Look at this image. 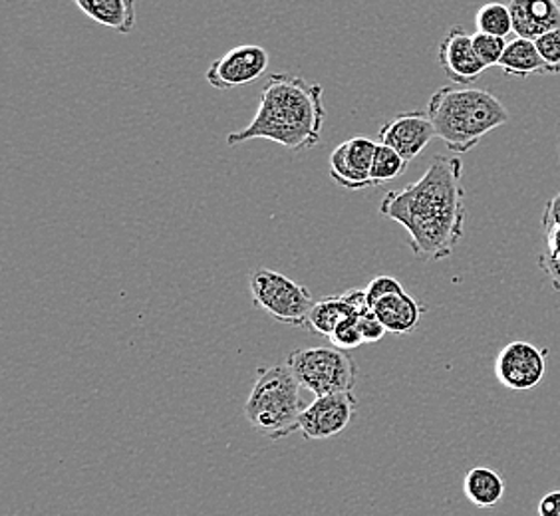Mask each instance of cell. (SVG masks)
<instances>
[{
  "label": "cell",
  "instance_id": "6da1fadb",
  "mask_svg": "<svg viewBox=\"0 0 560 516\" xmlns=\"http://www.w3.org/2000/svg\"><path fill=\"white\" fill-rule=\"evenodd\" d=\"M380 215L408 231L411 253L420 260L450 258L465 228L464 163L438 155L416 184L389 191Z\"/></svg>",
  "mask_w": 560,
  "mask_h": 516
},
{
  "label": "cell",
  "instance_id": "7a4b0ae2",
  "mask_svg": "<svg viewBox=\"0 0 560 516\" xmlns=\"http://www.w3.org/2000/svg\"><path fill=\"white\" fill-rule=\"evenodd\" d=\"M324 87L302 75L270 74L260 90L259 109L247 128L231 131L229 148L269 140L291 151H308L323 140Z\"/></svg>",
  "mask_w": 560,
  "mask_h": 516
},
{
  "label": "cell",
  "instance_id": "3957f363",
  "mask_svg": "<svg viewBox=\"0 0 560 516\" xmlns=\"http://www.w3.org/2000/svg\"><path fill=\"white\" fill-rule=\"evenodd\" d=\"M435 136L453 153H469L493 129L511 119L499 97L479 87L443 86L428 102Z\"/></svg>",
  "mask_w": 560,
  "mask_h": 516
},
{
  "label": "cell",
  "instance_id": "277c9868",
  "mask_svg": "<svg viewBox=\"0 0 560 516\" xmlns=\"http://www.w3.org/2000/svg\"><path fill=\"white\" fill-rule=\"evenodd\" d=\"M304 409L302 384L289 364L260 367L245 403V418L253 430L272 442L291 437L299 431Z\"/></svg>",
  "mask_w": 560,
  "mask_h": 516
},
{
  "label": "cell",
  "instance_id": "5b68a950",
  "mask_svg": "<svg viewBox=\"0 0 560 516\" xmlns=\"http://www.w3.org/2000/svg\"><path fill=\"white\" fill-rule=\"evenodd\" d=\"M248 289L255 306H259L277 322L292 328H308L314 306L313 294L296 280L260 267L250 272Z\"/></svg>",
  "mask_w": 560,
  "mask_h": 516
},
{
  "label": "cell",
  "instance_id": "8992f818",
  "mask_svg": "<svg viewBox=\"0 0 560 516\" xmlns=\"http://www.w3.org/2000/svg\"><path fill=\"white\" fill-rule=\"evenodd\" d=\"M287 364L302 387L316 398L352 391L358 382V367L350 355L338 348H304L289 355Z\"/></svg>",
  "mask_w": 560,
  "mask_h": 516
},
{
  "label": "cell",
  "instance_id": "52a82bcc",
  "mask_svg": "<svg viewBox=\"0 0 560 516\" xmlns=\"http://www.w3.org/2000/svg\"><path fill=\"white\" fill-rule=\"evenodd\" d=\"M549 350L515 340L497 354L495 377L501 386L511 391H530L547 377Z\"/></svg>",
  "mask_w": 560,
  "mask_h": 516
},
{
  "label": "cell",
  "instance_id": "ba28073f",
  "mask_svg": "<svg viewBox=\"0 0 560 516\" xmlns=\"http://www.w3.org/2000/svg\"><path fill=\"white\" fill-rule=\"evenodd\" d=\"M270 56L259 44H241L211 62L206 80L215 90H233L259 80L269 70Z\"/></svg>",
  "mask_w": 560,
  "mask_h": 516
},
{
  "label": "cell",
  "instance_id": "9c48e42d",
  "mask_svg": "<svg viewBox=\"0 0 560 516\" xmlns=\"http://www.w3.org/2000/svg\"><path fill=\"white\" fill-rule=\"evenodd\" d=\"M358 399L352 391L346 394H330L314 398L302 411L299 420V431L308 442H320V439H332L354 420Z\"/></svg>",
  "mask_w": 560,
  "mask_h": 516
},
{
  "label": "cell",
  "instance_id": "30bf717a",
  "mask_svg": "<svg viewBox=\"0 0 560 516\" xmlns=\"http://www.w3.org/2000/svg\"><path fill=\"white\" fill-rule=\"evenodd\" d=\"M377 143L370 140L366 136H354L345 143H340L332 153H330V177L336 185L350 189V191H360L372 187V163L376 155Z\"/></svg>",
  "mask_w": 560,
  "mask_h": 516
},
{
  "label": "cell",
  "instance_id": "8fae6325",
  "mask_svg": "<svg viewBox=\"0 0 560 516\" xmlns=\"http://www.w3.org/2000/svg\"><path fill=\"white\" fill-rule=\"evenodd\" d=\"M435 136V128L431 124L428 112H404L396 118L388 119L377 133V143L388 145L410 163L420 157L423 150L430 145Z\"/></svg>",
  "mask_w": 560,
  "mask_h": 516
},
{
  "label": "cell",
  "instance_id": "7c38bea8",
  "mask_svg": "<svg viewBox=\"0 0 560 516\" xmlns=\"http://www.w3.org/2000/svg\"><path fill=\"white\" fill-rule=\"evenodd\" d=\"M438 62L457 86H471L487 70L475 52L474 34L465 33L462 26H455L445 34L438 50Z\"/></svg>",
  "mask_w": 560,
  "mask_h": 516
},
{
  "label": "cell",
  "instance_id": "4fadbf2b",
  "mask_svg": "<svg viewBox=\"0 0 560 516\" xmlns=\"http://www.w3.org/2000/svg\"><path fill=\"white\" fill-rule=\"evenodd\" d=\"M506 4L521 38L537 40L542 34L560 31V0H509Z\"/></svg>",
  "mask_w": 560,
  "mask_h": 516
},
{
  "label": "cell",
  "instance_id": "5bb4252c",
  "mask_svg": "<svg viewBox=\"0 0 560 516\" xmlns=\"http://www.w3.org/2000/svg\"><path fill=\"white\" fill-rule=\"evenodd\" d=\"M372 313L376 314L380 322L389 333H399L406 336L411 333L421 320L423 306L416 301L408 292H398L389 294L372 304Z\"/></svg>",
  "mask_w": 560,
  "mask_h": 516
},
{
  "label": "cell",
  "instance_id": "9a60e30c",
  "mask_svg": "<svg viewBox=\"0 0 560 516\" xmlns=\"http://www.w3.org/2000/svg\"><path fill=\"white\" fill-rule=\"evenodd\" d=\"M75 7L88 19L119 34H131L136 28V0H74Z\"/></svg>",
  "mask_w": 560,
  "mask_h": 516
},
{
  "label": "cell",
  "instance_id": "2e32d148",
  "mask_svg": "<svg viewBox=\"0 0 560 516\" xmlns=\"http://www.w3.org/2000/svg\"><path fill=\"white\" fill-rule=\"evenodd\" d=\"M506 484L503 474L491 467H474L464 479V495L477 508H493L505 499Z\"/></svg>",
  "mask_w": 560,
  "mask_h": 516
},
{
  "label": "cell",
  "instance_id": "e0dca14e",
  "mask_svg": "<svg viewBox=\"0 0 560 516\" xmlns=\"http://www.w3.org/2000/svg\"><path fill=\"white\" fill-rule=\"evenodd\" d=\"M499 68L503 70V74L517 75V78L550 74L549 68L540 58L535 40L521 38V36L506 43L505 55L501 58Z\"/></svg>",
  "mask_w": 560,
  "mask_h": 516
},
{
  "label": "cell",
  "instance_id": "ac0fdd59",
  "mask_svg": "<svg viewBox=\"0 0 560 516\" xmlns=\"http://www.w3.org/2000/svg\"><path fill=\"white\" fill-rule=\"evenodd\" d=\"M355 316L352 308L346 304L345 298L338 296H326L323 301L314 302L308 320V330L320 336H332L340 324Z\"/></svg>",
  "mask_w": 560,
  "mask_h": 516
},
{
  "label": "cell",
  "instance_id": "d6986e66",
  "mask_svg": "<svg viewBox=\"0 0 560 516\" xmlns=\"http://www.w3.org/2000/svg\"><path fill=\"white\" fill-rule=\"evenodd\" d=\"M475 26H477V33L491 34L499 38H506L509 34L515 33L513 14H511L509 4H503V2L483 4L475 14Z\"/></svg>",
  "mask_w": 560,
  "mask_h": 516
},
{
  "label": "cell",
  "instance_id": "ffe728a7",
  "mask_svg": "<svg viewBox=\"0 0 560 516\" xmlns=\"http://www.w3.org/2000/svg\"><path fill=\"white\" fill-rule=\"evenodd\" d=\"M406 169H408V162L399 155L398 151L377 143L376 155H374V163H372V173H370L372 187L398 179L406 173Z\"/></svg>",
  "mask_w": 560,
  "mask_h": 516
},
{
  "label": "cell",
  "instance_id": "44dd1931",
  "mask_svg": "<svg viewBox=\"0 0 560 516\" xmlns=\"http://www.w3.org/2000/svg\"><path fill=\"white\" fill-rule=\"evenodd\" d=\"M475 52L481 58V62L491 68L499 66L501 58L505 55L506 38L491 36V34L475 33L474 34Z\"/></svg>",
  "mask_w": 560,
  "mask_h": 516
},
{
  "label": "cell",
  "instance_id": "7402d4cb",
  "mask_svg": "<svg viewBox=\"0 0 560 516\" xmlns=\"http://www.w3.org/2000/svg\"><path fill=\"white\" fill-rule=\"evenodd\" d=\"M330 342L342 352H350L358 345L364 344V338H362L360 328H358V316H352V318H348V320L340 324L330 336Z\"/></svg>",
  "mask_w": 560,
  "mask_h": 516
},
{
  "label": "cell",
  "instance_id": "603a6c76",
  "mask_svg": "<svg viewBox=\"0 0 560 516\" xmlns=\"http://www.w3.org/2000/svg\"><path fill=\"white\" fill-rule=\"evenodd\" d=\"M535 44L550 74H560V31L542 34Z\"/></svg>",
  "mask_w": 560,
  "mask_h": 516
},
{
  "label": "cell",
  "instance_id": "cb8c5ba5",
  "mask_svg": "<svg viewBox=\"0 0 560 516\" xmlns=\"http://www.w3.org/2000/svg\"><path fill=\"white\" fill-rule=\"evenodd\" d=\"M366 292L368 301H370V304H374V302L384 298V296L404 292V286H401V282H399L398 279H394V277H376V279L370 280Z\"/></svg>",
  "mask_w": 560,
  "mask_h": 516
},
{
  "label": "cell",
  "instance_id": "d4e9b609",
  "mask_svg": "<svg viewBox=\"0 0 560 516\" xmlns=\"http://www.w3.org/2000/svg\"><path fill=\"white\" fill-rule=\"evenodd\" d=\"M358 328H360V333L364 338V344H376L388 332L374 313L358 316Z\"/></svg>",
  "mask_w": 560,
  "mask_h": 516
},
{
  "label": "cell",
  "instance_id": "484cf974",
  "mask_svg": "<svg viewBox=\"0 0 560 516\" xmlns=\"http://www.w3.org/2000/svg\"><path fill=\"white\" fill-rule=\"evenodd\" d=\"M345 298L346 304L352 308L355 316H364V314L372 313V304L368 301L366 289H352L340 294Z\"/></svg>",
  "mask_w": 560,
  "mask_h": 516
},
{
  "label": "cell",
  "instance_id": "4316f807",
  "mask_svg": "<svg viewBox=\"0 0 560 516\" xmlns=\"http://www.w3.org/2000/svg\"><path fill=\"white\" fill-rule=\"evenodd\" d=\"M539 267L547 279L550 280V284L555 286V291L560 292V260L559 258L550 257L547 250H542L539 255Z\"/></svg>",
  "mask_w": 560,
  "mask_h": 516
},
{
  "label": "cell",
  "instance_id": "83f0119b",
  "mask_svg": "<svg viewBox=\"0 0 560 516\" xmlns=\"http://www.w3.org/2000/svg\"><path fill=\"white\" fill-rule=\"evenodd\" d=\"M560 225V191L550 199L542 211V233H549L552 226Z\"/></svg>",
  "mask_w": 560,
  "mask_h": 516
},
{
  "label": "cell",
  "instance_id": "f1b7e54d",
  "mask_svg": "<svg viewBox=\"0 0 560 516\" xmlns=\"http://www.w3.org/2000/svg\"><path fill=\"white\" fill-rule=\"evenodd\" d=\"M539 516H560V491H550L540 499Z\"/></svg>",
  "mask_w": 560,
  "mask_h": 516
},
{
  "label": "cell",
  "instance_id": "f546056e",
  "mask_svg": "<svg viewBox=\"0 0 560 516\" xmlns=\"http://www.w3.org/2000/svg\"><path fill=\"white\" fill-rule=\"evenodd\" d=\"M545 250L549 253L550 257L560 260V225L552 226L549 233H545Z\"/></svg>",
  "mask_w": 560,
  "mask_h": 516
}]
</instances>
